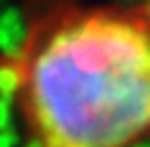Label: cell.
I'll use <instances>...</instances> for the list:
<instances>
[{
    "mask_svg": "<svg viewBox=\"0 0 150 147\" xmlns=\"http://www.w3.org/2000/svg\"><path fill=\"white\" fill-rule=\"evenodd\" d=\"M28 147L150 140V0H52L5 64Z\"/></svg>",
    "mask_w": 150,
    "mask_h": 147,
    "instance_id": "obj_1",
    "label": "cell"
}]
</instances>
